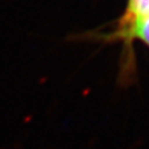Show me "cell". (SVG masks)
Returning a JSON list of instances; mask_svg holds the SVG:
<instances>
[{"instance_id": "1", "label": "cell", "mask_w": 149, "mask_h": 149, "mask_svg": "<svg viewBox=\"0 0 149 149\" xmlns=\"http://www.w3.org/2000/svg\"><path fill=\"white\" fill-rule=\"evenodd\" d=\"M149 18V0H129L120 28H126L135 22ZM119 28V29H120Z\"/></svg>"}, {"instance_id": "2", "label": "cell", "mask_w": 149, "mask_h": 149, "mask_svg": "<svg viewBox=\"0 0 149 149\" xmlns=\"http://www.w3.org/2000/svg\"><path fill=\"white\" fill-rule=\"evenodd\" d=\"M115 36L125 39H140L149 45V18L135 22L126 28H120Z\"/></svg>"}]
</instances>
